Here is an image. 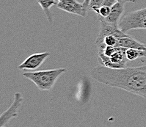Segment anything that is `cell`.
<instances>
[{"mask_svg":"<svg viewBox=\"0 0 146 127\" xmlns=\"http://www.w3.org/2000/svg\"><path fill=\"white\" fill-rule=\"evenodd\" d=\"M117 47H123L126 49L134 48L146 51V44L141 43L140 42L137 41V40L130 36L129 35H127L125 37L119 38Z\"/></svg>","mask_w":146,"mask_h":127,"instance_id":"cell-9","label":"cell"},{"mask_svg":"<svg viewBox=\"0 0 146 127\" xmlns=\"http://www.w3.org/2000/svg\"><path fill=\"white\" fill-rule=\"evenodd\" d=\"M51 54L48 52H40V53H35L29 55V57L21 63L18 66V68L20 70H34L40 67L42 64L45 62L50 56Z\"/></svg>","mask_w":146,"mask_h":127,"instance_id":"cell-7","label":"cell"},{"mask_svg":"<svg viewBox=\"0 0 146 127\" xmlns=\"http://www.w3.org/2000/svg\"><path fill=\"white\" fill-rule=\"evenodd\" d=\"M66 71L64 68L50 70H41L25 72L23 76L32 81L41 91H49L52 89L57 79Z\"/></svg>","mask_w":146,"mask_h":127,"instance_id":"cell-2","label":"cell"},{"mask_svg":"<svg viewBox=\"0 0 146 127\" xmlns=\"http://www.w3.org/2000/svg\"><path fill=\"white\" fill-rule=\"evenodd\" d=\"M117 2V0H104L102 5H107L109 6V7H112V6L114 5Z\"/></svg>","mask_w":146,"mask_h":127,"instance_id":"cell-14","label":"cell"},{"mask_svg":"<svg viewBox=\"0 0 146 127\" xmlns=\"http://www.w3.org/2000/svg\"><path fill=\"white\" fill-rule=\"evenodd\" d=\"M145 57H146V51H145Z\"/></svg>","mask_w":146,"mask_h":127,"instance_id":"cell-17","label":"cell"},{"mask_svg":"<svg viewBox=\"0 0 146 127\" xmlns=\"http://www.w3.org/2000/svg\"><path fill=\"white\" fill-rule=\"evenodd\" d=\"M118 27L125 33L131 29H146V7L124 14L119 21Z\"/></svg>","mask_w":146,"mask_h":127,"instance_id":"cell-3","label":"cell"},{"mask_svg":"<svg viewBox=\"0 0 146 127\" xmlns=\"http://www.w3.org/2000/svg\"><path fill=\"white\" fill-rule=\"evenodd\" d=\"M98 15V19H105L110 15L111 12V7L107 5H102L95 11Z\"/></svg>","mask_w":146,"mask_h":127,"instance_id":"cell-12","label":"cell"},{"mask_svg":"<svg viewBox=\"0 0 146 127\" xmlns=\"http://www.w3.org/2000/svg\"><path fill=\"white\" fill-rule=\"evenodd\" d=\"M56 6L60 10L84 18L87 17L88 12L83 3L76 0H57Z\"/></svg>","mask_w":146,"mask_h":127,"instance_id":"cell-6","label":"cell"},{"mask_svg":"<svg viewBox=\"0 0 146 127\" xmlns=\"http://www.w3.org/2000/svg\"><path fill=\"white\" fill-rule=\"evenodd\" d=\"M104 0H90L88 5V11H96L98 7L103 5Z\"/></svg>","mask_w":146,"mask_h":127,"instance_id":"cell-13","label":"cell"},{"mask_svg":"<svg viewBox=\"0 0 146 127\" xmlns=\"http://www.w3.org/2000/svg\"><path fill=\"white\" fill-rule=\"evenodd\" d=\"M117 2H120L123 4H125L127 2H132V3H134L136 2V0H117Z\"/></svg>","mask_w":146,"mask_h":127,"instance_id":"cell-15","label":"cell"},{"mask_svg":"<svg viewBox=\"0 0 146 127\" xmlns=\"http://www.w3.org/2000/svg\"><path fill=\"white\" fill-rule=\"evenodd\" d=\"M42 10L43 11L44 13L46 14L48 21L50 23L53 22V17H52V13L50 11V9L52 6L56 5L57 2L55 0H36Z\"/></svg>","mask_w":146,"mask_h":127,"instance_id":"cell-10","label":"cell"},{"mask_svg":"<svg viewBox=\"0 0 146 127\" xmlns=\"http://www.w3.org/2000/svg\"><path fill=\"white\" fill-rule=\"evenodd\" d=\"M90 76L102 84L122 89L146 99V64L121 68L100 65L92 69Z\"/></svg>","mask_w":146,"mask_h":127,"instance_id":"cell-1","label":"cell"},{"mask_svg":"<svg viewBox=\"0 0 146 127\" xmlns=\"http://www.w3.org/2000/svg\"><path fill=\"white\" fill-rule=\"evenodd\" d=\"M125 56L129 61H134L138 58L145 57V51L134 48L126 49H125Z\"/></svg>","mask_w":146,"mask_h":127,"instance_id":"cell-11","label":"cell"},{"mask_svg":"<svg viewBox=\"0 0 146 127\" xmlns=\"http://www.w3.org/2000/svg\"><path fill=\"white\" fill-rule=\"evenodd\" d=\"M125 49L123 47H115L113 53L109 57H105L98 60L100 65L111 68H121L126 67L129 61L125 56Z\"/></svg>","mask_w":146,"mask_h":127,"instance_id":"cell-4","label":"cell"},{"mask_svg":"<svg viewBox=\"0 0 146 127\" xmlns=\"http://www.w3.org/2000/svg\"><path fill=\"white\" fill-rule=\"evenodd\" d=\"M90 1V0H84V2H83V5H84V7L86 8V10L88 11V5H89Z\"/></svg>","mask_w":146,"mask_h":127,"instance_id":"cell-16","label":"cell"},{"mask_svg":"<svg viewBox=\"0 0 146 127\" xmlns=\"http://www.w3.org/2000/svg\"><path fill=\"white\" fill-rule=\"evenodd\" d=\"M24 101L22 95L19 92L14 94V98L13 103L7 110L4 112L0 115V127L5 126L11 119L16 118L19 115V110L21 107Z\"/></svg>","mask_w":146,"mask_h":127,"instance_id":"cell-5","label":"cell"},{"mask_svg":"<svg viewBox=\"0 0 146 127\" xmlns=\"http://www.w3.org/2000/svg\"><path fill=\"white\" fill-rule=\"evenodd\" d=\"M124 6H125V4L117 2L111 7V12L110 15L105 19H99L98 21H104L110 25L118 27L119 21L123 16L124 12Z\"/></svg>","mask_w":146,"mask_h":127,"instance_id":"cell-8","label":"cell"}]
</instances>
